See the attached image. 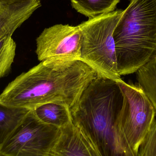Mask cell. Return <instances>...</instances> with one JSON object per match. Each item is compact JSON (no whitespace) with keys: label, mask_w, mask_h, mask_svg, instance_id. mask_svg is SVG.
Here are the masks:
<instances>
[{"label":"cell","mask_w":156,"mask_h":156,"mask_svg":"<svg viewBox=\"0 0 156 156\" xmlns=\"http://www.w3.org/2000/svg\"><path fill=\"white\" fill-rule=\"evenodd\" d=\"M136 73L138 85L153 104L156 118V55Z\"/></svg>","instance_id":"obj_10"},{"label":"cell","mask_w":156,"mask_h":156,"mask_svg":"<svg viewBox=\"0 0 156 156\" xmlns=\"http://www.w3.org/2000/svg\"><path fill=\"white\" fill-rule=\"evenodd\" d=\"M29 17L13 14L0 8V39L5 36H12L15 30Z\"/></svg>","instance_id":"obj_14"},{"label":"cell","mask_w":156,"mask_h":156,"mask_svg":"<svg viewBox=\"0 0 156 156\" xmlns=\"http://www.w3.org/2000/svg\"><path fill=\"white\" fill-rule=\"evenodd\" d=\"M123 12L115 10L79 25L82 34L80 60L94 69L98 76L114 80L121 79L113 34Z\"/></svg>","instance_id":"obj_4"},{"label":"cell","mask_w":156,"mask_h":156,"mask_svg":"<svg viewBox=\"0 0 156 156\" xmlns=\"http://www.w3.org/2000/svg\"><path fill=\"white\" fill-rule=\"evenodd\" d=\"M60 128L41 122L31 110L0 148L5 156H50Z\"/></svg>","instance_id":"obj_5"},{"label":"cell","mask_w":156,"mask_h":156,"mask_svg":"<svg viewBox=\"0 0 156 156\" xmlns=\"http://www.w3.org/2000/svg\"><path fill=\"white\" fill-rule=\"evenodd\" d=\"M60 129L50 156H102L92 142L73 123Z\"/></svg>","instance_id":"obj_7"},{"label":"cell","mask_w":156,"mask_h":156,"mask_svg":"<svg viewBox=\"0 0 156 156\" xmlns=\"http://www.w3.org/2000/svg\"><path fill=\"white\" fill-rule=\"evenodd\" d=\"M39 61L80 60L82 34L80 26L57 24L45 28L36 39Z\"/></svg>","instance_id":"obj_6"},{"label":"cell","mask_w":156,"mask_h":156,"mask_svg":"<svg viewBox=\"0 0 156 156\" xmlns=\"http://www.w3.org/2000/svg\"><path fill=\"white\" fill-rule=\"evenodd\" d=\"M73 8L83 15L93 18L114 11L120 0H70Z\"/></svg>","instance_id":"obj_11"},{"label":"cell","mask_w":156,"mask_h":156,"mask_svg":"<svg viewBox=\"0 0 156 156\" xmlns=\"http://www.w3.org/2000/svg\"><path fill=\"white\" fill-rule=\"evenodd\" d=\"M137 156H156V118L139 148Z\"/></svg>","instance_id":"obj_15"},{"label":"cell","mask_w":156,"mask_h":156,"mask_svg":"<svg viewBox=\"0 0 156 156\" xmlns=\"http://www.w3.org/2000/svg\"><path fill=\"white\" fill-rule=\"evenodd\" d=\"M120 76L136 72L156 55V0H131L113 34Z\"/></svg>","instance_id":"obj_2"},{"label":"cell","mask_w":156,"mask_h":156,"mask_svg":"<svg viewBox=\"0 0 156 156\" xmlns=\"http://www.w3.org/2000/svg\"><path fill=\"white\" fill-rule=\"evenodd\" d=\"M116 81L123 96L115 128L117 145L122 156H137L155 120V110L139 85Z\"/></svg>","instance_id":"obj_3"},{"label":"cell","mask_w":156,"mask_h":156,"mask_svg":"<svg viewBox=\"0 0 156 156\" xmlns=\"http://www.w3.org/2000/svg\"><path fill=\"white\" fill-rule=\"evenodd\" d=\"M30 110L0 103V148Z\"/></svg>","instance_id":"obj_9"},{"label":"cell","mask_w":156,"mask_h":156,"mask_svg":"<svg viewBox=\"0 0 156 156\" xmlns=\"http://www.w3.org/2000/svg\"><path fill=\"white\" fill-rule=\"evenodd\" d=\"M41 5V0H0V8L3 10L29 17Z\"/></svg>","instance_id":"obj_12"},{"label":"cell","mask_w":156,"mask_h":156,"mask_svg":"<svg viewBox=\"0 0 156 156\" xmlns=\"http://www.w3.org/2000/svg\"><path fill=\"white\" fill-rule=\"evenodd\" d=\"M32 110L41 122L58 128H63L72 122L70 109L64 105L49 103Z\"/></svg>","instance_id":"obj_8"},{"label":"cell","mask_w":156,"mask_h":156,"mask_svg":"<svg viewBox=\"0 0 156 156\" xmlns=\"http://www.w3.org/2000/svg\"><path fill=\"white\" fill-rule=\"evenodd\" d=\"M0 156H5L4 155H3L1 154H0Z\"/></svg>","instance_id":"obj_16"},{"label":"cell","mask_w":156,"mask_h":156,"mask_svg":"<svg viewBox=\"0 0 156 156\" xmlns=\"http://www.w3.org/2000/svg\"><path fill=\"white\" fill-rule=\"evenodd\" d=\"M16 49V44L12 36L0 39V79L10 72L15 56Z\"/></svg>","instance_id":"obj_13"},{"label":"cell","mask_w":156,"mask_h":156,"mask_svg":"<svg viewBox=\"0 0 156 156\" xmlns=\"http://www.w3.org/2000/svg\"><path fill=\"white\" fill-rule=\"evenodd\" d=\"M97 76L94 69L80 60L42 61L10 83L0 94V103L33 110L55 103L70 109Z\"/></svg>","instance_id":"obj_1"}]
</instances>
